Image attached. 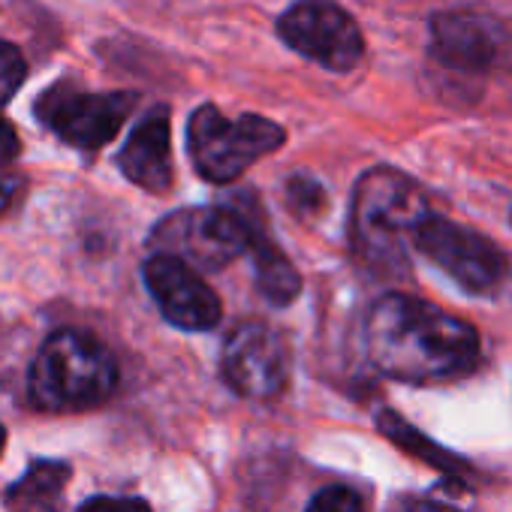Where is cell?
Masks as SVG:
<instances>
[{
  "label": "cell",
  "instance_id": "cell-1",
  "mask_svg": "<svg viewBox=\"0 0 512 512\" xmlns=\"http://www.w3.org/2000/svg\"><path fill=\"white\" fill-rule=\"evenodd\" d=\"M371 362L401 383H446L479 365L482 347L470 323L413 296H383L365 320Z\"/></svg>",
  "mask_w": 512,
  "mask_h": 512
},
{
  "label": "cell",
  "instance_id": "cell-2",
  "mask_svg": "<svg viewBox=\"0 0 512 512\" xmlns=\"http://www.w3.org/2000/svg\"><path fill=\"white\" fill-rule=\"evenodd\" d=\"M428 214V199L413 178L386 166L365 172L350 205V235L362 263L380 275H401Z\"/></svg>",
  "mask_w": 512,
  "mask_h": 512
},
{
  "label": "cell",
  "instance_id": "cell-3",
  "mask_svg": "<svg viewBox=\"0 0 512 512\" xmlns=\"http://www.w3.org/2000/svg\"><path fill=\"white\" fill-rule=\"evenodd\" d=\"M118 386L115 356L88 332H55L28 374V395L43 413H82L109 401Z\"/></svg>",
  "mask_w": 512,
  "mask_h": 512
},
{
  "label": "cell",
  "instance_id": "cell-4",
  "mask_svg": "<svg viewBox=\"0 0 512 512\" xmlns=\"http://www.w3.org/2000/svg\"><path fill=\"white\" fill-rule=\"evenodd\" d=\"M287 133L281 124L241 115L229 121L214 106H199L187 124V148L196 172L211 184H229L247 172L256 160L275 154L284 145Z\"/></svg>",
  "mask_w": 512,
  "mask_h": 512
},
{
  "label": "cell",
  "instance_id": "cell-5",
  "mask_svg": "<svg viewBox=\"0 0 512 512\" xmlns=\"http://www.w3.org/2000/svg\"><path fill=\"white\" fill-rule=\"evenodd\" d=\"M151 244L196 269H223L247 250L250 229L241 208H184L157 223Z\"/></svg>",
  "mask_w": 512,
  "mask_h": 512
},
{
  "label": "cell",
  "instance_id": "cell-6",
  "mask_svg": "<svg viewBox=\"0 0 512 512\" xmlns=\"http://www.w3.org/2000/svg\"><path fill=\"white\" fill-rule=\"evenodd\" d=\"M434 58L461 73H491L512 64V22L485 7H455L431 19Z\"/></svg>",
  "mask_w": 512,
  "mask_h": 512
},
{
  "label": "cell",
  "instance_id": "cell-7",
  "mask_svg": "<svg viewBox=\"0 0 512 512\" xmlns=\"http://www.w3.org/2000/svg\"><path fill=\"white\" fill-rule=\"evenodd\" d=\"M416 250L473 296L494 293L509 275L506 256L494 241L437 214L422 220L416 232Z\"/></svg>",
  "mask_w": 512,
  "mask_h": 512
},
{
  "label": "cell",
  "instance_id": "cell-8",
  "mask_svg": "<svg viewBox=\"0 0 512 512\" xmlns=\"http://www.w3.org/2000/svg\"><path fill=\"white\" fill-rule=\"evenodd\" d=\"M281 40L329 73H350L365 58V40L347 10L332 0H299L278 22Z\"/></svg>",
  "mask_w": 512,
  "mask_h": 512
},
{
  "label": "cell",
  "instance_id": "cell-9",
  "mask_svg": "<svg viewBox=\"0 0 512 512\" xmlns=\"http://www.w3.org/2000/svg\"><path fill=\"white\" fill-rule=\"evenodd\" d=\"M220 374L241 398L272 401L287 389L290 350L272 326L241 323L223 344Z\"/></svg>",
  "mask_w": 512,
  "mask_h": 512
},
{
  "label": "cell",
  "instance_id": "cell-10",
  "mask_svg": "<svg viewBox=\"0 0 512 512\" xmlns=\"http://www.w3.org/2000/svg\"><path fill=\"white\" fill-rule=\"evenodd\" d=\"M145 287L157 302L160 314L184 332H208L220 323V299L202 281L196 266L172 253H154L145 263Z\"/></svg>",
  "mask_w": 512,
  "mask_h": 512
},
{
  "label": "cell",
  "instance_id": "cell-11",
  "mask_svg": "<svg viewBox=\"0 0 512 512\" xmlns=\"http://www.w3.org/2000/svg\"><path fill=\"white\" fill-rule=\"evenodd\" d=\"M136 106L133 94H76L58 91L43 103V118L70 145L97 151L118 136Z\"/></svg>",
  "mask_w": 512,
  "mask_h": 512
},
{
  "label": "cell",
  "instance_id": "cell-12",
  "mask_svg": "<svg viewBox=\"0 0 512 512\" xmlns=\"http://www.w3.org/2000/svg\"><path fill=\"white\" fill-rule=\"evenodd\" d=\"M121 172L148 193H169L172 190V139H169V112L151 109L136 130L130 133L127 145L118 154Z\"/></svg>",
  "mask_w": 512,
  "mask_h": 512
},
{
  "label": "cell",
  "instance_id": "cell-13",
  "mask_svg": "<svg viewBox=\"0 0 512 512\" xmlns=\"http://www.w3.org/2000/svg\"><path fill=\"white\" fill-rule=\"evenodd\" d=\"M244 220H247V229H250V256H253V269H256V287L260 293L284 308V305H293L296 296L302 293V275L299 269L290 263V256L275 244V238L269 235V229L260 223V217H253L247 208H241Z\"/></svg>",
  "mask_w": 512,
  "mask_h": 512
},
{
  "label": "cell",
  "instance_id": "cell-14",
  "mask_svg": "<svg viewBox=\"0 0 512 512\" xmlns=\"http://www.w3.org/2000/svg\"><path fill=\"white\" fill-rule=\"evenodd\" d=\"M67 479H70V464L37 461L16 485H10L4 503L10 512H61Z\"/></svg>",
  "mask_w": 512,
  "mask_h": 512
},
{
  "label": "cell",
  "instance_id": "cell-15",
  "mask_svg": "<svg viewBox=\"0 0 512 512\" xmlns=\"http://www.w3.org/2000/svg\"><path fill=\"white\" fill-rule=\"evenodd\" d=\"M380 431L392 443H398L401 449H407L410 455H416V458H422V461H428V464H434L440 470H464V464L458 458H452L449 452H443L437 443H431L425 434H419L413 425H407L395 413H380Z\"/></svg>",
  "mask_w": 512,
  "mask_h": 512
},
{
  "label": "cell",
  "instance_id": "cell-16",
  "mask_svg": "<svg viewBox=\"0 0 512 512\" xmlns=\"http://www.w3.org/2000/svg\"><path fill=\"white\" fill-rule=\"evenodd\" d=\"M25 76H28V64H25L22 52L13 43L0 40V106L22 88Z\"/></svg>",
  "mask_w": 512,
  "mask_h": 512
},
{
  "label": "cell",
  "instance_id": "cell-17",
  "mask_svg": "<svg viewBox=\"0 0 512 512\" xmlns=\"http://www.w3.org/2000/svg\"><path fill=\"white\" fill-rule=\"evenodd\" d=\"M305 512H365V506H362L356 491L332 485V488L320 491Z\"/></svg>",
  "mask_w": 512,
  "mask_h": 512
},
{
  "label": "cell",
  "instance_id": "cell-18",
  "mask_svg": "<svg viewBox=\"0 0 512 512\" xmlns=\"http://www.w3.org/2000/svg\"><path fill=\"white\" fill-rule=\"evenodd\" d=\"M79 512H151V506L139 497H94Z\"/></svg>",
  "mask_w": 512,
  "mask_h": 512
},
{
  "label": "cell",
  "instance_id": "cell-19",
  "mask_svg": "<svg viewBox=\"0 0 512 512\" xmlns=\"http://www.w3.org/2000/svg\"><path fill=\"white\" fill-rule=\"evenodd\" d=\"M19 154V136L10 127V121L0 115V163H10Z\"/></svg>",
  "mask_w": 512,
  "mask_h": 512
},
{
  "label": "cell",
  "instance_id": "cell-20",
  "mask_svg": "<svg viewBox=\"0 0 512 512\" xmlns=\"http://www.w3.org/2000/svg\"><path fill=\"white\" fill-rule=\"evenodd\" d=\"M16 199V181L0 175V211H7Z\"/></svg>",
  "mask_w": 512,
  "mask_h": 512
},
{
  "label": "cell",
  "instance_id": "cell-21",
  "mask_svg": "<svg viewBox=\"0 0 512 512\" xmlns=\"http://www.w3.org/2000/svg\"><path fill=\"white\" fill-rule=\"evenodd\" d=\"M413 512H458V509H452V506H446V503H431V500H425V503H416Z\"/></svg>",
  "mask_w": 512,
  "mask_h": 512
},
{
  "label": "cell",
  "instance_id": "cell-22",
  "mask_svg": "<svg viewBox=\"0 0 512 512\" xmlns=\"http://www.w3.org/2000/svg\"><path fill=\"white\" fill-rule=\"evenodd\" d=\"M4 446H7V431H4V425H0V455H4Z\"/></svg>",
  "mask_w": 512,
  "mask_h": 512
}]
</instances>
